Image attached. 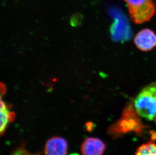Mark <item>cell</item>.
<instances>
[{
  "mask_svg": "<svg viewBox=\"0 0 156 155\" xmlns=\"http://www.w3.org/2000/svg\"><path fill=\"white\" fill-rule=\"evenodd\" d=\"M11 155H39L37 154H32L27 151L24 146H21L17 148L16 150L12 153Z\"/></svg>",
  "mask_w": 156,
  "mask_h": 155,
  "instance_id": "9",
  "label": "cell"
},
{
  "mask_svg": "<svg viewBox=\"0 0 156 155\" xmlns=\"http://www.w3.org/2000/svg\"><path fill=\"white\" fill-rule=\"evenodd\" d=\"M134 42L140 50L150 51L156 46V34L150 29H144L136 35Z\"/></svg>",
  "mask_w": 156,
  "mask_h": 155,
  "instance_id": "3",
  "label": "cell"
},
{
  "mask_svg": "<svg viewBox=\"0 0 156 155\" xmlns=\"http://www.w3.org/2000/svg\"><path fill=\"white\" fill-rule=\"evenodd\" d=\"M68 144L61 137H53L48 140L44 148L45 155H67Z\"/></svg>",
  "mask_w": 156,
  "mask_h": 155,
  "instance_id": "5",
  "label": "cell"
},
{
  "mask_svg": "<svg viewBox=\"0 0 156 155\" xmlns=\"http://www.w3.org/2000/svg\"><path fill=\"white\" fill-rule=\"evenodd\" d=\"M111 34L115 41H123L129 39L130 29L126 19L122 15L115 18V21L111 28Z\"/></svg>",
  "mask_w": 156,
  "mask_h": 155,
  "instance_id": "4",
  "label": "cell"
},
{
  "mask_svg": "<svg viewBox=\"0 0 156 155\" xmlns=\"http://www.w3.org/2000/svg\"><path fill=\"white\" fill-rule=\"evenodd\" d=\"M124 1L128 5L130 17L134 23L149 21L156 13V6L152 0Z\"/></svg>",
  "mask_w": 156,
  "mask_h": 155,
  "instance_id": "2",
  "label": "cell"
},
{
  "mask_svg": "<svg viewBox=\"0 0 156 155\" xmlns=\"http://www.w3.org/2000/svg\"><path fill=\"white\" fill-rule=\"evenodd\" d=\"M1 96L5 94L6 91V87L5 86V85L3 84L2 83H1Z\"/></svg>",
  "mask_w": 156,
  "mask_h": 155,
  "instance_id": "10",
  "label": "cell"
},
{
  "mask_svg": "<svg viewBox=\"0 0 156 155\" xmlns=\"http://www.w3.org/2000/svg\"><path fill=\"white\" fill-rule=\"evenodd\" d=\"M105 149V143L100 139L88 138L81 145V152L83 155H103Z\"/></svg>",
  "mask_w": 156,
  "mask_h": 155,
  "instance_id": "6",
  "label": "cell"
},
{
  "mask_svg": "<svg viewBox=\"0 0 156 155\" xmlns=\"http://www.w3.org/2000/svg\"><path fill=\"white\" fill-rule=\"evenodd\" d=\"M134 107L139 115L156 122V82L140 91L134 99Z\"/></svg>",
  "mask_w": 156,
  "mask_h": 155,
  "instance_id": "1",
  "label": "cell"
},
{
  "mask_svg": "<svg viewBox=\"0 0 156 155\" xmlns=\"http://www.w3.org/2000/svg\"><path fill=\"white\" fill-rule=\"evenodd\" d=\"M11 106L6 103L1 99V126L0 133L1 136L4 134L8 125L15 119L16 114L13 111L10 112Z\"/></svg>",
  "mask_w": 156,
  "mask_h": 155,
  "instance_id": "7",
  "label": "cell"
},
{
  "mask_svg": "<svg viewBox=\"0 0 156 155\" xmlns=\"http://www.w3.org/2000/svg\"><path fill=\"white\" fill-rule=\"evenodd\" d=\"M136 155H156V142H148L141 145L137 149Z\"/></svg>",
  "mask_w": 156,
  "mask_h": 155,
  "instance_id": "8",
  "label": "cell"
}]
</instances>
